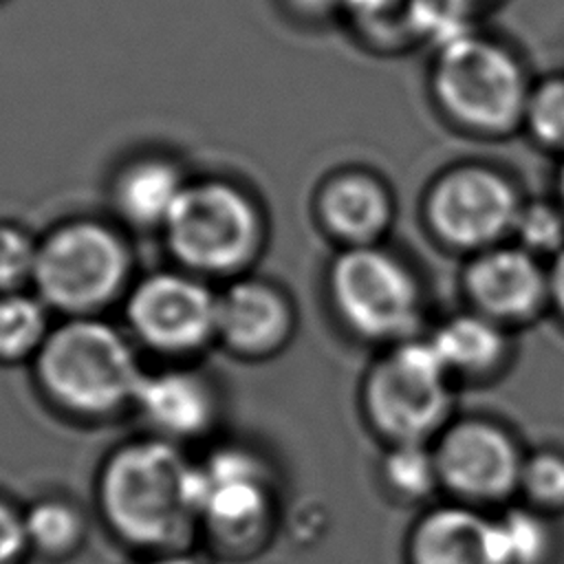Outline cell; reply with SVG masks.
Returning a JSON list of instances; mask_svg holds the SVG:
<instances>
[{"label": "cell", "mask_w": 564, "mask_h": 564, "mask_svg": "<svg viewBox=\"0 0 564 564\" xmlns=\"http://www.w3.org/2000/svg\"><path fill=\"white\" fill-rule=\"evenodd\" d=\"M549 295L564 315V249L553 258L549 269Z\"/></svg>", "instance_id": "30"}, {"label": "cell", "mask_w": 564, "mask_h": 564, "mask_svg": "<svg viewBox=\"0 0 564 564\" xmlns=\"http://www.w3.org/2000/svg\"><path fill=\"white\" fill-rule=\"evenodd\" d=\"M0 2H2V0H0Z\"/></svg>", "instance_id": "34"}, {"label": "cell", "mask_w": 564, "mask_h": 564, "mask_svg": "<svg viewBox=\"0 0 564 564\" xmlns=\"http://www.w3.org/2000/svg\"><path fill=\"white\" fill-rule=\"evenodd\" d=\"M520 485L542 505H564V456L553 452L535 454L522 465Z\"/></svg>", "instance_id": "27"}, {"label": "cell", "mask_w": 564, "mask_h": 564, "mask_svg": "<svg viewBox=\"0 0 564 564\" xmlns=\"http://www.w3.org/2000/svg\"><path fill=\"white\" fill-rule=\"evenodd\" d=\"M434 458L438 480L469 500L505 498L522 476L516 445L489 423L465 421L449 427Z\"/></svg>", "instance_id": "12"}, {"label": "cell", "mask_w": 564, "mask_h": 564, "mask_svg": "<svg viewBox=\"0 0 564 564\" xmlns=\"http://www.w3.org/2000/svg\"><path fill=\"white\" fill-rule=\"evenodd\" d=\"M531 77L500 40L463 31L436 46L430 95L441 115L463 132L507 137L522 128Z\"/></svg>", "instance_id": "3"}, {"label": "cell", "mask_w": 564, "mask_h": 564, "mask_svg": "<svg viewBox=\"0 0 564 564\" xmlns=\"http://www.w3.org/2000/svg\"><path fill=\"white\" fill-rule=\"evenodd\" d=\"M341 13L370 42L405 46L412 42H441L467 31L465 13L443 0H341Z\"/></svg>", "instance_id": "16"}, {"label": "cell", "mask_w": 564, "mask_h": 564, "mask_svg": "<svg viewBox=\"0 0 564 564\" xmlns=\"http://www.w3.org/2000/svg\"><path fill=\"white\" fill-rule=\"evenodd\" d=\"M22 524L29 551L46 560L75 555L88 538L84 509L66 496H40L22 509Z\"/></svg>", "instance_id": "19"}, {"label": "cell", "mask_w": 564, "mask_h": 564, "mask_svg": "<svg viewBox=\"0 0 564 564\" xmlns=\"http://www.w3.org/2000/svg\"><path fill=\"white\" fill-rule=\"evenodd\" d=\"M132 410L150 436L183 445L212 432L220 414V399L205 372L167 366L143 375Z\"/></svg>", "instance_id": "13"}, {"label": "cell", "mask_w": 564, "mask_h": 564, "mask_svg": "<svg viewBox=\"0 0 564 564\" xmlns=\"http://www.w3.org/2000/svg\"><path fill=\"white\" fill-rule=\"evenodd\" d=\"M383 478L392 491L405 498H421L438 480L436 458L423 443H394L383 458Z\"/></svg>", "instance_id": "24"}, {"label": "cell", "mask_w": 564, "mask_h": 564, "mask_svg": "<svg viewBox=\"0 0 564 564\" xmlns=\"http://www.w3.org/2000/svg\"><path fill=\"white\" fill-rule=\"evenodd\" d=\"M264 216L240 185L225 178L189 181L163 238L176 264L200 278H240L264 247Z\"/></svg>", "instance_id": "4"}, {"label": "cell", "mask_w": 564, "mask_h": 564, "mask_svg": "<svg viewBox=\"0 0 564 564\" xmlns=\"http://www.w3.org/2000/svg\"><path fill=\"white\" fill-rule=\"evenodd\" d=\"M524 198L516 181L487 163L467 161L438 172L423 196V218L447 247L485 251L513 234Z\"/></svg>", "instance_id": "8"}, {"label": "cell", "mask_w": 564, "mask_h": 564, "mask_svg": "<svg viewBox=\"0 0 564 564\" xmlns=\"http://www.w3.org/2000/svg\"><path fill=\"white\" fill-rule=\"evenodd\" d=\"M37 240L13 223H0V293L22 291L33 280Z\"/></svg>", "instance_id": "26"}, {"label": "cell", "mask_w": 564, "mask_h": 564, "mask_svg": "<svg viewBox=\"0 0 564 564\" xmlns=\"http://www.w3.org/2000/svg\"><path fill=\"white\" fill-rule=\"evenodd\" d=\"M465 282L478 308L494 319H524L549 295V273L522 247L478 251Z\"/></svg>", "instance_id": "15"}, {"label": "cell", "mask_w": 564, "mask_h": 564, "mask_svg": "<svg viewBox=\"0 0 564 564\" xmlns=\"http://www.w3.org/2000/svg\"><path fill=\"white\" fill-rule=\"evenodd\" d=\"M132 253L123 236L95 218H73L37 240L35 295L64 317L97 315L130 289Z\"/></svg>", "instance_id": "5"}, {"label": "cell", "mask_w": 564, "mask_h": 564, "mask_svg": "<svg viewBox=\"0 0 564 564\" xmlns=\"http://www.w3.org/2000/svg\"><path fill=\"white\" fill-rule=\"evenodd\" d=\"M518 247L533 253H553L564 249V207L546 200H524L513 225Z\"/></svg>", "instance_id": "25"}, {"label": "cell", "mask_w": 564, "mask_h": 564, "mask_svg": "<svg viewBox=\"0 0 564 564\" xmlns=\"http://www.w3.org/2000/svg\"><path fill=\"white\" fill-rule=\"evenodd\" d=\"M443 2H447L452 9H456V11H460V13H469V11H474V9H480V7H485V4H491V2H496V0H443Z\"/></svg>", "instance_id": "32"}, {"label": "cell", "mask_w": 564, "mask_h": 564, "mask_svg": "<svg viewBox=\"0 0 564 564\" xmlns=\"http://www.w3.org/2000/svg\"><path fill=\"white\" fill-rule=\"evenodd\" d=\"M143 375L134 339L97 315L53 324L33 357L44 399L82 421L110 419L132 408Z\"/></svg>", "instance_id": "2"}, {"label": "cell", "mask_w": 564, "mask_h": 564, "mask_svg": "<svg viewBox=\"0 0 564 564\" xmlns=\"http://www.w3.org/2000/svg\"><path fill=\"white\" fill-rule=\"evenodd\" d=\"M522 128L535 145L564 156V75L533 82Z\"/></svg>", "instance_id": "22"}, {"label": "cell", "mask_w": 564, "mask_h": 564, "mask_svg": "<svg viewBox=\"0 0 564 564\" xmlns=\"http://www.w3.org/2000/svg\"><path fill=\"white\" fill-rule=\"evenodd\" d=\"M494 529L502 564H540L549 551V527L531 511H509L505 518L494 520Z\"/></svg>", "instance_id": "23"}, {"label": "cell", "mask_w": 564, "mask_h": 564, "mask_svg": "<svg viewBox=\"0 0 564 564\" xmlns=\"http://www.w3.org/2000/svg\"><path fill=\"white\" fill-rule=\"evenodd\" d=\"M95 494L110 533L145 555L185 551L198 533L196 460L176 443L148 434L117 445Z\"/></svg>", "instance_id": "1"}, {"label": "cell", "mask_w": 564, "mask_h": 564, "mask_svg": "<svg viewBox=\"0 0 564 564\" xmlns=\"http://www.w3.org/2000/svg\"><path fill=\"white\" fill-rule=\"evenodd\" d=\"M447 368L432 339H405L364 381V408L377 432L394 443H423L449 410Z\"/></svg>", "instance_id": "9"}, {"label": "cell", "mask_w": 564, "mask_h": 564, "mask_svg": "<svg viewBox=\"0 0 564 564\" xmlns=\"http://www.w3.org/2000/svg\"><path fill=\"white\" fill-rule=\"evenodd\" d=\"M51 308L31 293H0V364H20L37 355L53 324Z\"/></svg>", "instance_id": "21"}, {"label": "cell", "mask_w": 564, "mask_h": 564, "mask_svg": "<svg viewBox=\"0 0 564 564\" xmlns=\"http://www.w3.org/2000/svg\"><path fill=\"white\" fill-rule=\"evenodd\" d=\"M187 183L174 161L141 156L117 172L112 181V205L130 227L163 231Z\"/></svg>", "instance_id": "18"}, {"label": "cell", "mask_w": 564, "mask_h": 564, "mask_svg": "<svg viewBox=\"0 0 564 564\" xmlns=\"http://www.w3.org/2000/svg\"><path fill=\"white\" fill-rule=\"evenodd\" d=\"M198 533L225 555H249L264 544L278 516L271 463L245 443H223L196 460Z\"/></svg>", "instance_id": "6"}, {"label": "cell", "mask_w": 564, "mask_h": 564, "mask_svg": "<svg viewBox=\"0 0 564 564\" xmlns=\"http://www.w3.org/2000/svg\"><path fill=\"white\" fill-rule=\"evenodd\" d=\"M141 564H200L198 557H194L187 549L185 551H167V553H154L145 555Z\"/></svg>", "instance_id": "31"}, {"label": "cell", "mask_w": 564, "mask_h": 564, "mask_svg": "<svg viewBox=\"0 0 564 564\" xmlns=\"http://www.w3.org/2000/svg\"><path fill=\"white\" fill-rule=\"evenodd\" d=\"M26 551L22 511L0 496V564H20Z\"/></svg>", "instance_id": "28"}, {"label": "cell", "mask_w": 564, "mask_h": 564, "mask_svg": "<svg viewBox=\"0 0 564 564\" xmlns=\"http://www.w3.org/2000/svg\"><path fill=\"white\" fill-rule=\"evenodd\" d=\"M315 212L324 231L344 247L377 245L392 223L394 198L383 178L348 167L322 183Z\"/></svg>", "instance_id": "14"}, {"label": "cell", "mask_w": 564, "mask_h": 564, "mask_svg": "<svg viewBox=\"0 0 564 564\" xmlns=\"http://www.w3.org/2000/svg\"><path fill=\"white\" fill-rule=\"evenodd\" d=\"M432 344L447 372L460 370L467 375L489 370L505 348L496 324L480 315H460L445 322L432 337Z\"/></svg>", "instance_id": "20"}, {"label": "cell", "mask_w": 564, "mask_h": 564, "mask_svg": "<svg viewBox=\"0 0 564 564\" xmlns=\"http://www.w3.org/2000/svg\"><path fill=\"white\" fill-rule=\"evenodd\" d=\"M412 564H502L494 520L460 507L427 513L410 540Z\"/></svg>", "instance_id": "17"}, {"label": "cell", "mask_w": 564, "mask_h": 564, "mask_svg": "<svg viewBox=\"0 0 564 564\" xmlns=\"http://www.w3.org/2000/svg\"><path fill=\"white\" fill-rule=\"evenodd\" d=\"M218 293L181 267L161 269L130 284L123 295L128 335L167 359H185L216 341Z\"/></svg>", "instance_id": "10"}, {"label": "cell", "mask_w": 564, "mask_h": 564, "mask_svg": "<svg viewBox=\"0 0 564 564\" xmlns=\"http://www.w3.org/2000/svg\"><path fill=\"white\" fill-rule=\"evenodd\" d=\"M326 289L337 319L361 339H399L416 322L414 275L379 245L344 247L328 267Z\"/></svg>", "instance_id": "7"}, {"label": "cell", "mask_w": 564, "mask_h": 564, "mask_svg": "<svg viewBox=\"0 0 564 564\" xmlns=\"http://www.w3.org/2000/svg\"><path fill=\"white\" fill-rule=\"evenodd\" d=\"M286 4L306 18H324L339 11L341 0H286Z\"/></svg>", "instance_id": "29"}, {"label": "cell", "mask_w": 564, "mask_h": 564, "mask_svg": "<svg viewBox=\"0 0 564 564\" xmlns=\"http://www.w3.org/2000/svg\"><path fill=\"white\" fill-rule=\"evenodd\" d=\"M295 333V308L282 286L264 278H234L216 306V341L240 359H269Z\"/></svg>", "instance_id": "11"}, {"label": "cell", "mask_w": 564, "mask_h": 564, "mask_svg": "<svg viewBox=\"0 0 564 564\" xmlns=\"http://www.w3.org/2000/svg\"><path fill=\"white\" fill-rule=\"evenodd\" d=\"M557 203L564 207V159H562V165L557 172Z\"/></svg>", "instance_id": "33"}]
</instances>
